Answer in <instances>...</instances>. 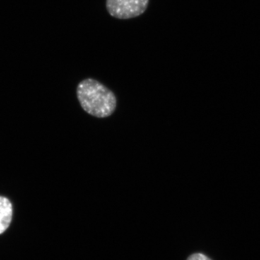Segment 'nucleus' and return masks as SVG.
<instances>
[{"mask_svg": "<svg viewBox=\"0 0 260 260\" xmlns=\"http://www.w3.org/2000/svg\"><path fill=\"white\" fill-rule=\"evenodd\" d=\"M77 97L85 112L97 118L112 115L116 107V98L110 89L98 80L87 78L77 87Z\"/></svg>", "mask_w": 260, "mask_h": 260, "instance_id": "f257e3e1", "label": "nucleus"}, {"mask_svg": "<svg viewBox=\"0 0 260 260\" xmlns=\"http://www.w3.org/2000/svg\"><path fill=\"white\" fill-rule=\"evenodd\" d=\"M150 0H107L108 13L119 20H129L144 14Z\"/></svg>", "mask_w": 260, "mask_h": 260, "instance_id": "f03ea898", "label": "nucleus"}, {"mask_svg": "<svg viewBox=\"0 0 260 260\" xmlns=\"http://www.w3.org/2000/svg\"><path fill=\"white\" fill-rule=\"evenodd\" d=\"M13 208L10 200L0 195V235L6 232L13 219Z\"/></svg>", "mask_w": 260, "mask_h": 260, "instance_id": "7ed1b4c3", "label": "nucleus"}, {"mask_svg": "<svg viewBox=\"0 0 260 260\" xmlns=\"http://www.w3.org/2000/svg\"><path fill=\"white\" fill-rule=\"evenodd\" d=\"M186 260H212L208 256L202 253H194L188 256Z\"/></svg>", "mask_w": 260, "mask_h": 260, "instance_id": "20e7f679", "label": "nucleus"}]
</instances>
